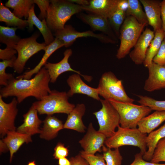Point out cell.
<instances>
[{
  "label": "cell",
  "instance_id": "obj_3",
  "mask_svg": "<svg viewBox=\"0 0 165 165\" xmlns=\"http://www.w3.org/2000/svg\"><path fill=\"white\" fill-rule=\"evenodd\" d=\"M69 97L66 92L52 90L41 100L33 103L32 105L39 115H52L57 113L68 115L75 107L69 102Z\"/></svg>",
  "mask_w": 165,
  "mask_h": 165
},
{
  "label": "cell",
  "instance_id": "obj_39",
  "mask_svg": "<svg viewBox=\"0 0 165 165\" xmlns=\"http://www.w3.org/2000/svg\"><path fill=\"white\" fill-rule=\"evenodd\" d=\"M34 3L36 4L40 9L38 18L42 20L46 18L47 12L50 5V0H33Z\"/></svg>",
  "mask_w": 165,
  "mask_h": 165
},
{
  "label": "cell",
  "instance_id": "obj_48",
  "mask_svg": "<svg viewBox=\"0 0 165 165\" xmlns=\"http://www.w3.org/2000/svg\"><path fill=\"white\" fill-rule=\"evenodd\" d=\"M58 165H71L69 160L66 157L63 158L58 160Z\"/></svg>",
  "mask_w": 165,
  "mask_h": 165
},
{
  "label": "cell",
  "instance_id": "obj_22",
  "mask_svg": "<svg viewBox=\"0 0 165 165\" xmlns=\"http://www.w3.org/2000/svg\"><path fill=\"white\" fill-rule=\"evenodd\" d=\"M2 141L6 144L10 153V161L12 162L14 154L24 143L32 142L31 135L19 133L16 130L8 132Z\"/></svg>",
  "mask_w": 165,
  "mask_h": 165
},
{
  "label": "cell",
  "instance_id": "obj_18",
  "mask_svg": "<svg viewBox=\"0 0 165 165\" xmlns=\"http://www.w3.org/2000/svg\"><path fill=\"white\" fill-rule=\"evenodd\" d=\"M119 0H91L82 9L91 13L108 19L117 9Z\"/></svg>",
  "mask_w": 165,
  "mask_h": 165
},
{
  "label": "cell",
  "instance_id": "obj_38",
  "mask_svg": "<svg viewBox=\"0 0 165 165\" xmlns=\"http://www.w3.org/2000/svg\"><path fill=\"white\" fill-rule=\"evenodd\" d=\"M79 154L86 161L89 165H106L103 154H88L83 150L80 151Z\"/></svg>",
  "mask_w": 165,
  "mask_h": 165
},
{
  "label": "cell",
  "instance_id": "obj_21",
  "mask_svg": "<svg viewBox=\"0 0 165 165\" xmlns=\"http://www.w3.org/2000/svg\"><path fill=\"white\" fill-rule=\"evenodd\" d=\"M86 109L84 104H77L68 115L64 124V129L72 130L80 133L85 132L86 127L83 123L82 117L85 113Z\"/></svg>",
  "mask_w": 165,
  "mask_h": 165
},
{
  "label": "cell",
  "instance_id": "obj_44",
  "mask_svg": "<svg viewBox=\"0 0 165 165\" xmlns=\"http://www.w3.org/2000/svg\"><path fill=\"white\" fill-rule=\"evenodd\" d=\"M69 160L71 165H89L88 162L79 154L71 157Z\"/></svg>",
  "mask_w": 165,
  "mask_h": 165
},
{
  "label": "cell",
  "instance_id": "obj_16",
  "mask_svg": "<svg viewBox=\"0 0 165 165\" xmlns=\"http://www.w3.org/2000/svg\"><path fill=\"white\" fill-rule=\"evenodd\" d=\"M78 17L89 25L94 31L102 32L116 41L117 36L110 25L108 19L97 15L79 13Z\"/></svg>",
  "mask_w": 165,
  "mask_h": 165
},
{
  "label": "cell",
  "instance_id": "obj_31",
  "mask_svg": "<svg viewBox=\"0 0 165 165\" xmlns=\"http://www.w3.org/2000/svg\"><path fill=\"white\" fill-rule=\"evenodd\" d=\"M18 28L16 27L0 25V42L6 44L7 47L14 49L21 39L16 34V31Z\"/></svg>",
  "mask_w": 165,
  "mask_h": 165
},
{
  "label": "cell",
  "instance_id": "obj_1",
  "mask_svg": "<svg viewBox=\"0 0 165 165\" xmlns=\"http://www.w3.org/2000/svg\"><path fill=\"white\" fill-rule=\"evenodd\" d=\"M50 82L48 72L43 67L30 79L14 77L9 81L7 86L0 89V95L2 98L14 97L19 103L30 97L39 101L51 92Z\"/></svg>",
  "mask_w": 165,
  "mask_h": 165
},
{
  "label": "cell",
  "instance_id": "obj_36",
  "mask_svg": "<svg viewBox=\"0 0 165 165\" xmlns=\"http://www.w3.org/2000/svg\"><path fill=\"white\" fill-rule=\"evenodd\" d=\"M138 102L150 108L152 110L165 111V101H158L147 96L138 95Z\"/></svg>",
  "mask_w": 165,
  "mask_h": 165
},
{
  "label": "cell",
  "instance_id": "obj_17",
  "mask_svg": "<svg viewBox=\"0 0 165 165\" xmlns=\"http://www.w3.org/2000/svg\"><path fill=\"white\" fill-rule=\"evenodd\" d=\"M80 75L76 73L73 74L67 79V82L70 88L67 92L69 97H72L75 94H80L100 101L101 99L99 96L97 88L88 86L83 81Z\"/></svg>",
  "mask_w": 165,
  "mask_h": 165
},
{
  "label": "cell",
  "instance_id": "obj_12",
  "mask_svg": "<svg viewBox=\"0 0 165 165\" xmlns=\"http://www.w3.org/2000/svg\"><path fill=\"white\" fill-rule=\"evenodd\" d=\"M106 138L104 135L96 131L90 123L86 133L79 143L86 153L95 155L97 152H101Z\"/></svg>",
  "mask_w": 165,
  "mask_h": 165
},
{
  "label": "cell",
  "instance_id": "obj_43",
  "mask_svg": "<svg viewBox=\"0 0 165 165\" xmlns=\"http://www.w3.org/2000/svg\"><path fill=\"white\" fill-rule=\"evenodd\" d=\"M143 155L140 152L136 153L134 155L133 162L129 165H165V163H160L148 162L144 160Z\"/></svg>",
  "mask_w": 165,
  "mask_h": 165
},
{
  "label": "cell",
  "instance_id": "obj_11",
  "mask_svg": "<svg viewBox=\"0 0 165 165\" xmlns=\"http://www.w3.org/2000/svg\"><path fill=\"white\" fill-rule=\"evenodd\" d=\"M16 98L9 103L5 102L0 95V134L2 138L10 131L16 130L15 120L18 113Z\"/></svg>",
  "mask_w": 165,
  "mask_h": 165
},
{
  "label": "cell",
  "instance_id": "obj_35",
  "mask_svg": "<svg viewBox=\"0 0 165 165\" xmlns=\"http://www.w3.org/2000/svg\"><path fill=\"white\" fill-rule=\"evenodd\" d=\"M16 59V57L9 60H3L0 62V85L4 86L7 85L9 80L13 78V75L6 72L8 67L13 68L14 62Z\"/></svg>",
  "mask_w": 165,
  "mask_h": 165
},
{
  "label": "cell",
  "instance_id": "obj_2",
  "mask_svg": "<svg viewBox=\"0 0 165 165\" xmlns=\"http://www.w3.org/2000/svg\"><path fill=\"white\" fill-rule=\"evenodd\" d=\"M82 6L69 0H50L46 20L50 30L55 32L64 28L66 23L74 14L83 10Z\"/></svg>",
  "mask_w": 165,
  "mask_h": 165
},
{
  "label": "cell",
  "instance_id": "obj_46",
  "mask_svg": "<svg viewBox=\"0 0 165 165\" xmlns=\"http://www.w3.org/2000/svg\"><path fill=\"white\" fill-rule=\"evenodd\" d=\"M128 7V0H119L118 9L126 12Z\"/></svg>",
  "mask_w": 165,
  "mask_h": 165
},
{
  "label": "cell",
  "instance_id": "obj_25",
  "mask_svg": "<svg viewBox=\"0 0 165 165\" xmlns=\"http://www.w3.org/2000/svg\"><path fill=\"white\" fill-rule=\"evenodd\" d=\"M43 122V126L40 133V137L42 139L47 140L53 139L59 131L64 129L62 122L52 115H47Z\"/></svg>",
  "mask_w": 165,
  "mask_h": 165
},
{
  "label": "cell",
  "instance_id": "obj_19",
  "mask_svg": "<svg viewBox=\"0 0 165 165\" xmlns=\"http://www.w3.org/2000/svg\"><path fill=\"white\" fill-rule=\"evenodd\" d=\"M145 11L148 24L152 26L155 32L162 29L161 16V2L158 0H140Z\"/></svg>",
  "mask_w": 165,
  "mask_h": 165
},
{
  "label": "cell",
  "instance_id": "obj_27",
  "mask_svg": "<svg viewBox=\"0 0 165 165\" xmlns=\"http://www.w3.org/2000/svg\"><path fill=\"white\" fill-rule=\"evenodd\" d=\"M0 21L5 23L8 26L23 29L28 26L27 20H23L16 16L9 8L0 1Z\"/></svg>",
  "mask_w": 165,
  "mask_h": 165
},
{
  "label": "cell",
  "instance_id": "obj_30",
  "mask_svg": "<svg viewBox=\"0 0 165 165\" xmlns=\"http://www.w3.org/2000/svg\"><path fill=\"white\" fill-rule=\"evenodd\" d=\"M165 38V34L162 29L155 32L154 38L146 52L145 58L143 63L145 67L147 68L152 63L153 59L158 53Z\"/></svg>",
  "mask_w": 165,
  "mask_h": 165
},
{
  "label": "cell",
  "instance_id": "obj_29",
  "mask_svg": "<svg viewBox=\"0 0 165 165\" xmlns=\"http://www.w3.org/2000/svg\"><path fill=\"white\" fill-rule=\"evenodd\" d=\"M34 4L33 0H9L5 4L7 7L13 9V13L18 17L28 18L29 13Z\"/></svg>",
  "mask_w": 165,
  "mask_h": 165
},
{
  "label": "cell",
  "instance_id": "obj_10",
  "mask_svg": "<svg viewBox=\"0 0 165 165\" xmlns=\"http://www.w3.org/2000/svg\"><path fill=\"white\" fill-rule=\"evenodd\" d=\"M54 35L56 38L63 41L64 46L66 47L72 45L77 38L83 37H94L105 43L115 44L116 42V41L104 34H95L89 30L79 32L70 25H65L63 29L56 31Z\"/></svg>",
  "mask_w": 165,
  "mask_h": 165
},
{
  "label": "cell",
  "instance_id": "obj_7",
  "mask_svg": "<svg viewBox=\"0 0 165 165\" xmlns=\"http://www.w3.org/2000/svg\"><path fill=\"white\" fill-rule=\"evenodd\" d=\"M97 88L99 95L105 100L112 99L130 103L134 101L127 95L122 81L112 72H105L102 75Z\"/></svg>",
  "mask_w": 165,
  "mask_h": 165
},
{
  "label": "cell",
  "instance_id": "obj_4",
  "mask_svg": "<svg viewBox=\"0 0 165 165\" xmlns=\"http://www.w3.org/2000/svg\"><path fill=\"white\" fill-rule=\"evenodd\" d=\"M147 134L141 133L137 128H127L118 127L117 131L111 137L107 138L105 146L111 148H119L124 145H131L138 147L140 152L144 155L147 151Z\"/></svg>",
  "mask_w": 165,
  "mask_h": 165
},
{
  "label": "cell",
  "instance_id": "obj_34",
  "mask_svg": "<svg viewBox=\"0 0 165 165\" xmlns=\"http://www.w3.org/2000/svg\"><path fill=\"white\" fill-rule=\"evenodd\" d=\"M126 17V12L118 9L108 19L110 25L117 36H119L120 28Z\"/></svg>",
  "mask_w": 165,
  "mask_h": 165
},
{
  "label": "cell",
  "instance_id": "obj_26",
  "mask_svg": "<svg viewBox=\"0 0 165 165\" xmlns=\"http://www.w3.org/2000/svg\"><path fill=\"white\" fill-rule=\"evenodd\" d=\"M64 46V44L63 41L55 38L51 44L46 46L45 47L44 50L45 51V53L38 64L33 69L24 73L21 75L17 76L16 78L25 79H31L33 75L36 74L44 66L52 54L57 50Z\"/></svg>",
  "mask_w": 165,
  "mask_h": 165
},
{
  "label": "cell",
  "instance_id": "obj_23",
  "mask_svg": "<svg viewBox=\"0 0 165 165\" xmlns=\"http://www.w3.org/2000/svg\"><path fill=\"white\" fill-rule=\"evenodd\" d=\"M34 7V4L29 13V17L27 20L28 28L31 30L33 28V25L36 26L42 34L44 43L47 46L49 45L54 41L55 38L51 31L47 26L46 19L41 21L37 17L35 12Z\"/></svg>",
  "mask_w": 165,
  "mask_h": 165
},
{
  "label": "cell",
  "instance_id": "obj_5",
  "mask_svg": "<svg viewBox=\"0 0 165 165\" xmlns=\"http://www.w3.org/2000/svg\"><path fill=\"white\" fill-rule=\"evenodd\" d=\"M145 24L139 23L132 16H127L120 28V45L116 57L118 59L124 58L134 47L143 32Z\"/></svg>",
  "mask_w": 165,
  "mask_h": 165
},
{
  "label": "cell",
  "instance_id": "obj_9",
  "mask_svg": "<svg viewBox=\"0 0 165 165\" xmlns=\"http://www.w3.org/2000/svg\"><path fill=\"white\" fill-rule=\"evenodd\" d=\"M38 35L35 34L30 37L21 38L14 48L18 55L13 68L16 73H21L28 60L39 51L44 50L47 46L44 42H37Z\"/></svg>",
  "mask_w": 165,
  "mask_h": 165
},
{
  "label": "cell",
  "instance_id": "obj_32",
  "mask_svg": "<svg viewBox=\"0 0 165 165\" xmlns=\"http://www.w3.org/2000/svg\"><path fill=\"white\" fill-rule=\"evenodd\" d=\"M128 7L126 12V16L134 17L140 24H148L146 14L143 10L140 1L128 0Z\"/></svg>",
  "mask_w": 165,
  "mask_h": 165
},
{
  "label": "cell",
  "instance_id": "obj_33",
  "mask_svg": "<svg viewBox=\"0 0 165 165\" xmlns=\"http://www.w3.org/2000/svg\"><path fill=\"white\" fill-rule=\"evenodd\" d=\"M102 151L106 165H121L123 158L119 148L112 150L104 145Z\"/></svg>",
  "mask_w": 165,
  "mask_h": 165
},
{
  "label": "cell",
  "instance_id": "obj_8",
  "mask_svg": "<svg viewBox=\"0 0 165 165\" xmlns=\"http://www.w3.org/2000/svg\"><path fill=\"white\" fill-rule=\"evenodd\" d=\"M101 108L93 113L99 126L98 131L107 138L112 136L119 126L120 117L117 111L108 100L101 99Z\"/></svg>",
  "mask_w": 165,
  "mask_h": 165
},
{
  "label": "cell",
  "instance_id": "obj_6",
  "mask_svg": "<svg viewBox=\"0 0 165 165\" xmlns=\"http://www.w3.org/2000/svg\"><path fill=\"white\" fill-rule=\"evenodd\" d=\"M108 101L118 112L120 127L124 128H137L139 122L152 111L149 107L143 105L112 99Z\"/></svg>",
  "mask_w": 165,
  "mask_h": 165
},
{
  "label": "cell",
  "instance_id": "obj_15",
  "mask_svg": "<svg viewBox=\"0 0 165 165\" xmlns=\"http://www.w3.org/2000/svg\"><path fill=\"white\" fill-rule=\"evenodd\" d=\"M147 68L148 76L145 82L144 90L151 92L165 88V66L152 62Z\"/></svg>",
  "mask_w": 165,
  "mask_h": 165
},
{
  "label": "cell",
  "instance_id": "obj_28",
  "mask_svg": "<svg viewBox=\"0 0 165 165\" xmlns=\"http://www.w3.org/2000/svg\"><path fill=\"white\" fill-rule=\"evenodd\" d=\"M165 137V123L158 129L148 134L146 138L148 149L143 156L144 160L147 161H150L158 142Z\"/></svg>",
  "mask_w": 165,
  "mask_h": 165
},
{
  "label": "cell",
  "instance_id": "obj_24",
  "mask_svg": "<svg viewBox=\"0 0 165 165\" xmlns=\"http://www.w3.org/2000/svg\"><path fill=\"white\" fill-rule=\"evenodd\" d=\"M165 121V111H156L141 119L137 128L142 133L149 134Z\"/></svg>",
  "mask_w": 165,
  "mask_h": 165
},
{
  "label": "cell",
  "instance_id": "obj_47",
  "mask_svg": "<svg viewBox=\"0 0 165 165\" xmlns=\"http://www.w3.org/2000/svg\"><path fill=\"white\" fill-rule=\"evenodd\" d=\"M71 2L81 6H88L89 4V1L86 0H69Z\"/></svg>",
  "mask_w": 165,
  "mask_h": 165
},
{
  "label": "cell",
  "instance_id": "obj_45",
  "mask_svg": "<svg viewBox=\"0 0 165 165\" xmlns=\"http://www.w3.org/2000/svg\"><path fill=\"white\" fill-rule=\"evenodd\" d=\"M161 16L162 21V29L165 34V0L161 2Z\"/></svg>",
  "mask_w": 165,
  "mask_h": 165
},
{
  "label": "cell",
  "instance_id": "obj_42",
  "mask_svg": "<svg viewBox=\"0 0 165 165\" xmlns=\"http://www.w3.org/2000/svg\"><path fill=\"white\" fill-rule=\"evenodd\" d=\"M17 51L13 48L6 47L4 49H0V59L3 60H10L15 57Z\"/></svg>",
  "mask_w": 165,
  "mask_h": 165
},
{
  "label": "cell",
  "instance_id": "obj_50",
  "mask_svg": "<svg viewBox=\"0 0 165 165\" xmlns=\"http://www.w3.org/2000/svg\"><path fill=\"white\" fill-rule=\"evenodd\" d=\"M27 165H36L35 161L29 162Z\"/></svg>",
  "mask_w": 165,
  "mask_h": 165
},
{
  "label": "cell",
  "instance_id": "obj_41",
  "mask_svg": "<svg viewBox=\"0 0 165 165\" xmlns=\"http://www.w3.org/2000/svg\"><path fill=\"white\" fill-rule=\"evenodd\" d=\"M152 62L159 65L165 66V38Z\"/></svg>",
  "mask_w": 165,
  "mask_h": 165
},
{
  "label": "cell",
  "instance_id": "obj_37",
  "mask_svg": "<svg viewBox=\"0 0 165 165\" xmlns=\"http://www.w3.org/2000/svg\"><path fill=\"white\" fill-rule=\"evenodd\" d=\"M150 162L156 163L165 162V137L158 142Z\"/></svg>",
  "mask_w": 165,
  "mask_h": 165
},
{
  "label": "cell",
  "instance_id": "obj_13",
  "mask_svg": "<svg viewBox=\"0 0 165 165\" xmlns=\"http://www.w3.org/2000/svg\"><path fill=\"white\" fill-rule=\"evenodd\" d=\"M72 53L71 49H68L64 52V57L60 62L56 63L47 62L44 65V67L47 69L50 78V82H56L59 76L61 74L68 71H72L82 76L88 82L92 80L91 76L82 75L78 71L72 69L68 62V59Z\"/></svg>",
  "mask_w": 165,
  "mask_h": 165
},
{
  "label": "cell",
  "instance_id": "obj_14",
  "mask_svg": "<svg viewBox=\"0 0 165 165\" xmlns=\"http://www.w3.org/2000/svg\"><path fill=\"white\" fill-rule=\"evenodd\" d=\"M155 32L147 28L143 31L134 47L129 53L132 61L136 64H143L146 53L149 45L154 38Z\"/></svg>",
  "mask_w": 165,
  "mask_h": 165
},
{
  "label": "cell",
  "instance_id": "obj_49",
  "mask_svg": "<svg viewBox=\"0 0 165 165\" xmlns=\"http://www.w3.org/2000/svg\"><path fill=\"white\" fill-rule=\"evenodd\" d=\"M9 149L6 144L2 140H0V153L8 150Z\"/></svg>",
  "mask_w": 165,
  "mask_h": 165
},
{
  "label": "cell",
  "instance_id": "obj_40",
  "mask_svg": "<svg viewBox=\"0 0 165 165\" xmlns=\"http://www.w3.org/2000/svg\"><path fill=\"white\" fill-rule=\"evenodd\" d=\"M54 151L53 156L54 158L56 159L66 157L69 154V150L68 148L65 147L64 144L60 142L55 147Z\"/></svg>",
  "mask_w": 165,
  "mask_h": 165
},
{
  "label": "cell",
  "instance_id": "obj_20",
  "mask_svg": "<svg viewBox=\"0 0 165 165\" xmlns=\"http://www.w3.org/2000/svg\"><path fill=\"white\" fill-rule=\"evenodd\" d=\"M38 111L32 105L28 111L23 115L24 122L17 129V131L31 135L40 134V125L42 122L38 118Z\"/></svg>",
  "mask_w": 165,
  "mask_h": 165
}]
</instances>
